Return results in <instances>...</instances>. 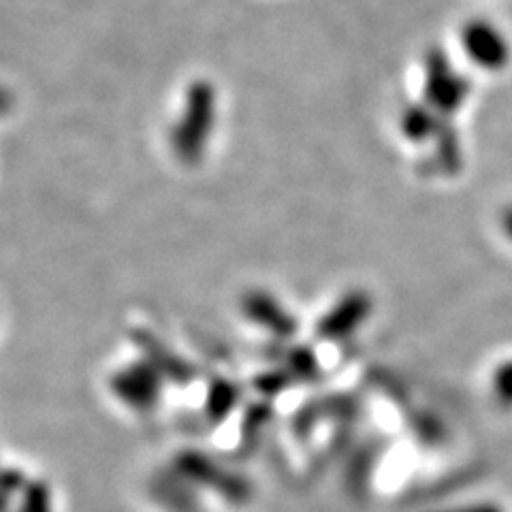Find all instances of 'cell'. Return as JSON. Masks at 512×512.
<instances>
[{"label": "cell", "mask_w": 512, "mask_h": 512, "mask_svg": "<svg viewBox=\"0 0 512 512\" xmlns=\"http://www.w3.org/2000/svg\"><path fill=\"white\" fill-rule=\"evenodd\" d=\"M171 470L178 472L192 487L210 489L218 498L233 506L248 504L254 495V489L246 476L220 466L216 459L195 451V448H186V451L175 455L171 461Z\"/></svg>", "instance_id": "1"}, {"label": "cell", "mask_w": 512, "mask_h": 512, "mask_svg": "<svg viewBox=\"0 0 512 512\" xmlns=\"http://www.w3.org/2000/svg\"><path fill=\"white\" fill-rule=\"evenodd\" d=\"M165 380L146 361L122 367L109 378V389L122 404L135 412H152L163 395Z\"/></svg>", "instance_id": "2"}, {"label": "cell", "mask_w": 512, "mask_h": 512, "mask_svg": "<svg viewBox=\"0 0 512 512\" xmlns=\"http://www.w3.org/2000/svg\"><path fill=\"white\" fill-rule=\"evenodd\" d=\"M128 335H131L133 346L141 352L143 361L150 363L165 382H171L175 387H188V384L197 380L195 367L173 348H169L156 333L148 329H133Z\"/></svg>", "instance_id": "3"}, {"label": "cell", "mask_w": 512, "mask_h": 512, "mask_svg": "<svg viewBox=\"0 0 512 512\" xmlns=\"http://www.w3.org/2000/svg\"><path fill=\"white\" fill-rule=\"evenodd\" d=\"M242 312L250 323L267 331L271 338L280 342L293 340L299 331L297 318L274 295L265 291H248L242 297Z\"/></svg>", "instance_id": "4"}, {"label": "cell", "mask_w": 512, "mask_h": 512, "mask_svg": "<svg viewBox=\"0 0 512 512\" xmlns=\"http://www.w3.org/2000/svg\"><path fill=\"white\" fill-rule=\"evenodd\" d=\"M195 489L197 487L186 483V480L171 468L165 472H158L150 483L152 498L171 512H201V504Z\"/></svg>", "instance_id": "5"}, {"label": "cell", "mask_w": 512, "mask_h": 512, "mask_svg": "<svg viewBox=\"0 0 512 512\" xmlns=\"http://www.w3.org/2000/svg\"><path fill=\"white\" fill-rule=\"evenodd\" d=\"M370 310V301L361 293H352L344 297L327 316L320 318L316 327L318 338L323 340H340L359 327L361 320Z\"/></svg>", "instance_id": "6"}, {"label": "cell", "mask_w": 512, "mask_h": 512, "mask_svg": "<svg viewBox=\"0 0 512 512\" xmlns=\"http://www.w3.org/2000/svg\"><path fill=\"white\" fill-rule=\"evenodd\" d=\"M239 402H242V391L237 384L229 378L216 376L210 380V387L205 393L203 404V416L210 425H220L229 419V416L237 410Z\"/></svg>", "instance_id": "7"}, {"label": "cell", "mask_w": 512, "mask_h": 512, "mask_svg": "<svg viewBox=\"0 0 512 512\" xmlns=\"http://www.w3.org/2000/svg\"><path fill=\"white\" fill-rule=\"evenodd\" d=\"M274 421V406L267 399H256V402L248 404L242 414V425H239V448L242 455L254 453V448L259 446L263 431Z\"/></svg>", "instance_id": "8"}, {"label": "cell", "mask_w": 512, "mask_h": 512, "mask_svg": "<svg viewBox=\"0 0 512 512\" xmlns=\"http://www.w3.org/2000/svg\"><path fill=\"white\" fill-rule=\"evenodd\" d=\"M282 367L295 382H314L320 374L316 352L308 346H291L282 352Z\"/></svg>", "instance_id": "9"}, {"label": "cell", "mask_w": 512, "mask_h": 512, "mask_svg": "<svg viewBox=\"0 0 512 512\" xmlns=\"http://www.w3.org/2000/svg\"><path fill=\"white\" fill-rule=\"evenodd\" d=\"M293 384H295L293 376L288 374L284 367H276V370L261 372V374H256L252 378V389L259 393L261 399H267V402H271V399H276L282 393H286L288 389L293 387Z\"/></svg>", "instance_id": "10"}, {"label": "cell", "mask_w": 512, "mask_h": 512, "mask_svg": "<svg viewBox=\"0 0 512 512\" xmlns=\"http://www.w3.org/2000/svg\"><path fill=\"white\" fill-rule=\"evenodd\" d=\"M20 512H52V493L43 480H32L26 485Z\"/></svg>", "instance_id": "11"}]
</instances>
